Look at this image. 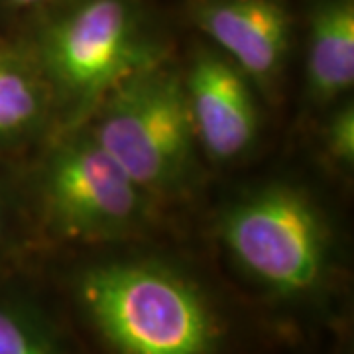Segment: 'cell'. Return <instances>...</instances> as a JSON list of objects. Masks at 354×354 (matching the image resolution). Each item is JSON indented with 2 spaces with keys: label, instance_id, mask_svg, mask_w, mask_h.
<instances>
[{
  "label": "cell",
  "instance_id": "11",
  "mask_svg": "<svg viewBox=\"0 0 354 354\" xmlns=\"http://www.w3.org/2000/svg\"><path fill=\"white\" fill-rule=\"evenodd\" d=\"M323 150L341 169L354 165V104L351 97L333 104L330 116L321 132Z\"/></svg>",
  "mask_w": 354,
  "mask_h": 354
},
{
  "label": "cell",
  "instance_id": "4",
  "mask_svg": "<svg viewBox=\"0 0 354 354\" xmlns=\"http://www.w3.org/2000/svg\"><path fill=\"white\" fill-rule=\"evenodd\" d=\"M83 128L156 201L187 193L197 179L183 73L167 57L113 88Z\"/></svg>",
  "mask_w": 354,
  "mask_h": 354
},
{
  "label": "cell",
  "instance_id": "8",
  "mask_svg": "<svg viewBox=\"0 0 354 354\" xmlns=\"http://www.w3.org/2000/svg\"><path fill=\"white\" fill-rule=\"evenodd\" d=\"M354 85V0H313L307 18L305 91L315 106H333Z\"/></svg>",
  "mask_w": 354,
  "mask_h": 354
},
{
  "label": "cell",
  "instance_id": "12",
  "mask_svg": "<svg viewBox=\"0 0 354 354\" xmlns=\"http://www.w3.org/2000/svg\"><path fill=\"white\" fill-rule=\"evenodd\" d=\"M16 232V213L8 191L0 181V256L10 248Z\"/></svg>",
  "mask_w": 354,
  "mask_h": 354
},
{
  "label": "cell",
  "instance_id": "7",
  "mask_svg": "<svg viewBox=\"0 0 354 354\" xmlns=\"http://www.w3.org/2000/svg\"><path fill=\"white\" fill-rule=\"evenodd\" d=\"M189 18L262 97H276L293 38L291 14L281 0H193Z\"/></svg>",
  "mask_w": 354,
  "mask_h": 354
},
{
  "label": "cell",
  "instance_id": "2",
  "mask_svg": "<svg viewBox=\"0 0 354 354\" xmlns=\"http://www.w3.org/2000/svg\"><path fill=\"white\" fill-rule=\"evenodd\" d=\"M75 299L111 354H218L215 304L189 274L153 258L85 268Z\"/></svg>",
  "mask_w": 354,
  "mask_h": 354
},
{
  "label": "cell",
  "instance_id": "13",
  "mask_svg": "<svg viewBox=\"0 0 354 354\" xmlns=\"http://www.w3.org/2000/svg\"><path fill=\"white\" fill-rule=\"evenodd\" d=\"M62 0H0V12L12 14V16H28L38 18L39 14L48 12Z\"/></svg>",
  "mask_w": 354,
  "mask_h": 354
},
{
  "label": "cell",
  "instance_id": "9",
  "mask_svg": "<svg viewBox=\"0 0 354 354\" xmlns=\"http://www.w3.org/2000/svg\"><path fill=\"white\" fill-rule=\"evenodd\" d=\"M55 124L51 87L28 44L0 39V152L36 142Z\"/></svg>",
  "mask_w": 354,
  "mask_h": 354
},
{
  "label": "cell",
  "instance_id": "6",
  "mask_svg": "<svg viewBox=\"0 0 354 354\" xmlns=\"http://www.w3.org/2000/svg\"><path fill=\"white\" fill-rule=\"evenodd\" d=\"M181 73L199 150L215 164L241 162L258 144L262 127L250 79L213 46H201Z\"/></svg>",
  "mask_w": 354,
  "mask_h": 354
},
{
  "label": "cell",
  "instance_id": "1",
  "mask_svg": "<svg viewBox=\"0 0 354 354\" xmlns=\"http://www.w3.org/2000/svg\"><path fill=\"white\" fill-rule=\"evenodd\" d=\"M32 24L26 44L50 83L59 134L83 127L113 88L167 57L144 0H62Z\"/></svg>",
  "mask_w": 354,
  "mask_h": 354
},
{
  "label": "cell",
  "instance_id": "5",
  "mask_svg": "<svg viewBox=\"0 0 354 354\" xmlns=\"http://www.w3.org/2000/svg\"><path fill=\"white\" fill-rule=\"evenodd\" d=\"M38 199L51 232L73 242L144 234L158 207L83 127L57 136L38 174Z\"/></svg>",
  "mask_w": 354,
  "mask_h": 354
},
{
  "label": "cell",
  "instance_id": "3",
  "mask_svg": "<svg viewBox=\"0 0 354 354\" xmlns=\"http://www.w3.org/2000/svg\"><path fill=\"white\" fill-rule=\"evenodd\" d=\"M218 239L244 278L281 301H313L335 266L330 223L315 197L290 181L241 195L218 221Z\"/></svg>",
  "mask_w": 354,
  "mask_h": 354
},
{
  "label": "cell",
  "instance_id": "10",
  "mask_svg": "<svg viewBox=\"0 0 354 354\" xmlns=\"http://www.w3.org/2000/svg\"><path fill=\"white\" fill-rule=\"evenodd\" d=\"M0 354H73L34 305L0 295Z\"/></svg>",
  "mask_w": 354,
  "mask_h": 354
}]
</instances>
